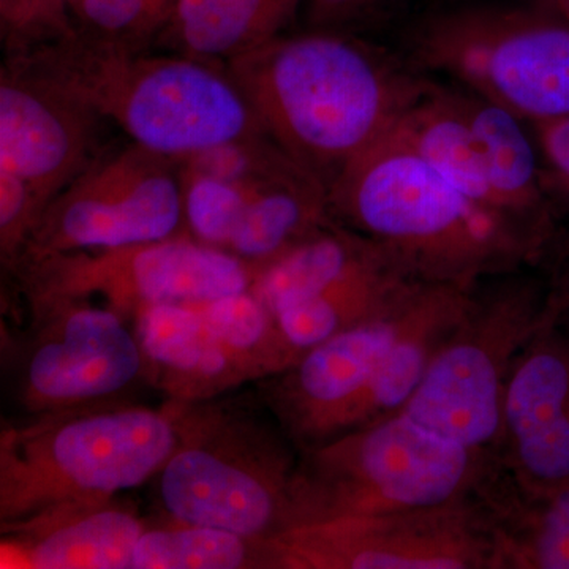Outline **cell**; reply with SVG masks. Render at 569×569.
I'll return each instance as SVG.
<instances>
[{
	"mask_svg": "<svg viewBox=\"0 0 569 569\" xmlns=\"http://www.w3.org/2000/svg\"><path fill=\"white\" fill-rule=\"evenodd\" d=\"M391 134L413 149L471 200L511 222L498 203L485 152L468 122L459 91L429 82L422 96L397 122Z\"/></svg>",
	"mask_w": 569,
	"mask_h": 569,
	"instance_id": "ffe728a7",
	"label": "cell"
},
{
	"mask_svg": "<svg viewBox=\"0 0 569 569\" xmlns=\"http://www.w3.org/2000/svg\"><path fill=\"white\" fill-rule=\"evenodd\" d=\"M482 497L496 518L498 569H569V486L527 492L500 468Z\"/></svg>",
	"mask_w": 569,
	"mask_h": 569,
	"instance_id": "7402d4cb",
	"label": "cell"
},
{
	"mask_svg": "<svg viewBox=\"0 0 569 569\" xmlns=\"http://www.w3.org/2000/svg\"><path fill=\"white\" fill-rule=\"evenodd\" d=\"M132 326L146 377L168 400L208 402L244 385L194 302L146 307Z\"/></svg>",
	"mask_w": 569,
	"mask_h": 569,
	"instance_id": "d6986e66",
	"label": "cell"
},
{
	"mask_svg": "<svg viewBox=\"0 0 569 569\" xmlns=\"http://www.w3.org/2000/svg\"><path fill=\"white\" fill-rule=\"evenodd\" d=\"M372 3L376 0H309V18L318 29H336L361 17Z\"/></svg>",
	"mask_w": 569,
	"mask_h": 569,
	"instance_id": "f546056e",
	"label": "cell"
},
{
	"mask_svg": "<svg viewBox=\"0 0 569 569\" xmlns=\"http://www.w3.org/2000/svg\"><path fill=\"white\" fill-rule=\"evenodd\" d=\"M7 56H21L134 144L170 159L266 134L220 63L178 52L146 54L78 32Z\"/></svg>",
	"mask_w": 569,
	"mask_h": 569,
	"instance_id": "3957f363",
	"label": "cell"
},
{
	"mask_svg": "<svg viewBox=\"0 0 569 569\" xmlns=\"http://www.w3.org/2000/svg\"><path fill=\"white\" fill-rule=\"evenodd\" d=\"M328 197L336 222L387 247L425 282L475 287L546 261L529 236L391 133L347 167Z\"/></svg>",
	"mask_w": 569,
	"mask_h": 569,
	"instance_id": "7a4b0ae2",
	"label": "cell"
},
{
	"mask_svg": "<svg viewBox=\"0 0 569 569\" xmlns=\"http://www.w3.org/2000/svg\"><path fill=\"white\" fill-rule=\"evenodd\" d=\"M100 119L21 56L0 73V168L48 204L100 156Z\"/></svg>",
	"mask_w": 569,
	"mask_h": 569,
	"instance_id": "2e32d148",
	"label": "cell"
},
{
	"mask_svg": "<svg viewBox=\"0 0 569 569\" xmlns=\"http://www.w3.org/2000/svg\"><path fill=\"white\" fill-rule=\"evenodd\" d=\"M194 305L242 383L268 380L298 361L299 355L283 336L274 313L252 291Z\"/></svg>",
	"mask_w": 569,
	"mask_h": 569,
	"instance_id": "603a6c76",
	"label": "cell"
},
{
	"mask_svg": "<svg viewBox=\"0 0 569 569\" xmlns=\"http://www.w3.org/2000/svg\"><path fill=\"white\" fill-rule=\"evenodd\" d=\"M179 164L187 233L234 254L253 274L332 220L325 183L268 134Z\"/></svg>",
	"mask_w": 569,
	"mask_h": 569,
	"instance_id": "30bf717a",
	"label": "cell"
},
{
	"mask_svg": "<svg viewBox=\"0 0 569 569\" xmlns=\"http://www.w3.org/2000/svg\"><path fill=\"white\" fill-rule=\"evenodd\" d=\"M498 470L497 455L463 447L400 410L299 451L290 529L438 507L481 493Z\"/></svg>",
	"mask_w": 569,
	"mask_h": 569,
	"instance_id": "5b68a950",
	"label": "cell"
},
{
	"mask_svg": "<svg viewBox=\"0 0 569 569\" xmlns=\"http://www.w3.org/2000/svg\"><path fill=\"white\" fill-rule=\"evenodd\" d=\"M176 441L170 403L153 410L118 400L6 425L0 432V526L138 488L156 478Z\"/></svg>",
	"mask_w": 569,
	"mask_h": 569,
	"instance_id": "277c9868",
	"label": "cell"
},
{
	"mask_svg": "<svg viewBox=\"0 0 569 569\" xmlns=\"http://www.w3.org/2000/svg\"><path fill=\"white\" fill-rule=\"evenodd\" d=\"M418 67L445 74L531 123L569 116V22L545 3H467L427 14L411 32Z\"/></svg>",
	"mask_w": 569,
	"mask_h": 569,
	"instance_id": "ba28073f",
	"label": "cell"
},
{
	"mask_svg": "<svg viewBox=\"0 0 569 569\" xmlns=\"http://www.w3.org/2000/svg\"><path fill=\"white\" fill-rule=\"evenodd\" d=\"M176 0H71L73 29L88 39L144 50L162 33Z\"/></svg>",
	"mask_w": 569,
	"mask_h": 569,
	"instance_id": "d4e9b609",
	"label": "cell"
},
{
	"mask_svg": "<svg viewBox=\"0 0 569 569\" xmlns=\"http://www.w3.org/2000/svg\"><path fill=\"white\" fill-rule=\"evenodd\" d=\"M301 0H176L160 36L178 54L224 66L268 43Z\"/></svg>",
	"mask_w": 569,
	"mask_h": 569,
	"instance_id": "44dd1931",
	"label": "cell"
},
{
	"mask_svg": "<svg viewBox=\"0 0 569 569\" xmlns=\"http://www.w3.org/2000/svg\"><path fill=\"white\" fill-rule=\"evenodd\" d=\"M542 187L560 220L569 213V116L533 123Z\"/></svg>",
	"mask_w": 569,
	"mask_h": 569,
	"instance_id": "83f0119b",
	"label": "cell"
},
{
	"mask_svg": "<svg viewBox=\"0 0 569 569\" xmlns=\"http://www.w3.org/2000/svg\"><path fill=\"white\" fill-rule=\"evenodd\" d=\"M427 284H415L383 312L261 381L266 406L298 451L373 425L407 406L429 362L417 335Z\"/></svg>",
	"mask_w": 569,
	"mask_h": 569,
	"instance_id": "52a82bcc",
	"label": "cell"
},
{
	"mask_svg": "<svg viewBox=\"0 0 569 569\" xmlns=\"http://www.w3.org/2000/svg\"><path fill=\"white\" fill-rule=\"evenodd\" d=\"M531 269L482 280L402 408L427 429L497 455L505 395L545 318L546 280Z\"/></svg>",
	"mask_w": 569,
	"mask_h": 569,
	"instance_id": "9c48e42d",
	"label": "cell"
},
{
	"mask_svg": "<svg viewBox=\"0 0 569 569\" xmlns=\"http://www.w3.org/2000/svg\"><path fill=\"white\" fill-rule=\"evenodd\" d=\"M546 261L549 269L545 277L546 309L542 321L569 325V231H561Z\"/></svg>",
	"mask_w": 569,
	"mask_h": 569,
	"instance_id": "f1b7e54d",
	"label": "cell"
},
{
	"mask_svg": "<svg viewBox=\"0 0 569 569\" xmlns=\"http://www.w3.org/2000/svg\"><path fill=\"white\" fill-rule=\"evenodd\" d=\"M266 569H498L482 493L438 507L340 518L264 539Z\"/></svg>",
	"mask_w": 569,
	"mask_h": 569,
	"instance_id": "8fae6325",
	"label": "cell"
},
{
	"mask_svg": "<svg viewBox=\"0 0 569 569\" xmlns=\"http://www.w3.org/2000/svg\"><path fill=\"white\" fill-rule=\"evenodd\" d=\"M71 0H0L7 54H21L74 32Z\"/></svg>",
	"mask_w": 569,
	"mask_h": 569,
	"instance_id": "484cf974",
	"label": "cell"
},
{
	"mask_svg": "<svg viewBox=\"0 0 569 569\" xmlns=\"http://www.w3.org/2000/svg\"><path fill=\"white\" fill-rule=\"evenodd\" d=\"M148 523L119 497L52 508L0 526L2 545L17 550L26 568L132 569L138 539Z\"/></svg>",
	"mask_w": 569,
	"mask_h": 569,
	"instance_id": "ac0fdd59",
	"label": "cell"
},
{
	"mask_svg": "<svg viewBox=\"0 0 569 569\" xmlns=\"http://www.w3.org/2000/svg\"><path fill=\"white\" fill-rule=\"evenodd\" d=\"M168 403L178 441L153 478L164 519L252 539L290 529L299 451L280 426L217 399Z\"/></svg>",
	"mask_w": 569,
	"mask_h": 569,
	"instance_id": "8992f818",
	"label": "cell"
},
{
	"mask_svg": "<svg viewBox=\"0 0 569 569\" xmlns=\"http://www.w3.org/2000/svg\"><path fill=\"white\" fill-rule=\"evenodd\" d=\"M13 274L24 298H102L129 323L146 307L212 301L250 290L253 280L244 261L189 233L118 249L52 254L24 261Z\"/></svg>",
	"mask_w": 569,
	"mask_h": 569,
	"instance_id": "4fadbf2b",
	"label": "cell"
},
{
	"mask_svg": "<svg viewBox=\"0 0 569 569\" xmlns=\"http://www.w3.org/2000/svg\"><path fill=\"white\" fill-rule=\"evenodd\" d=\"M527 492L569 486V325L542 321L509 378L497 449Z\"/></svg>",
	"mask_w": 569,
	"mask_h": 569,
	"instance_id": "e0dca14e",
	"label": "cell"
},
{
	"mask_svg": "<svg viewBox=\"0 0 569 569\" xmlns=\"http://www.w3.org/2000/svg\"><path fill=\"white\" fill-rule=\"evenodd\" d=\"M417 282L387 247L332 219L254 271L250 291L272 313L291 309L307 328L335 336Z\"/></svg>",
	"mask_w": 569,
	"mask_h": 569,
	"instance_id": "9a60e30c",
	"label": "cell"
},
{
	"mask_svg": "<svg viewBox=\"0 0 569 569\" xmlns=\"http://www.w3.org/2000/svg\"><path fill=\"white\" fill-rule=\"evenodd\" d=\"M132 569H266L264 539L163 519L146 526Z\"/></svg>",
	"mask_w": 569,
	"mask_h": 569,
	"instance_id": "cb8c5ba5",
	"label": "cell"
},
{
	"mask_svg": "<svg viewBox=\"0 0 569 569\" xmlns=\"http://www.w3.org/2000/svg\"><path fill=\"white\" fill-rule=\"evenodd\" d=\"M569 22V0H538Z\"/></svg>",
	"mask_w": 569,
	"mask_h": 569,
	"instance_id": "4dcf8cb0",
	"label": "cell"
},
{
	"mask_svg": "<svg viewBox=\"0 0 569 569\" xmlns=\"http://www.w3.org/2000/svg\"><path fill=\"white\" fill-rule=\"evenodd\" d=\"M224 67L264 133L326 189L387 138L429 86L335 29L276 37Z\"/></svg>",
	"mask_w": 569,
	"mask_h": 569,
	"instance_id": "6da1fadb",
	"label": "cell"
},
{
	"mask_svg": "<svg viewBox=\"0 0 569 569\" xmlns=\"http://www.w3.org/2000/svg\"><path fill=\"white\" fill-rule=\"evenodd\" d=\"M29 321L11 355L18 402L33 415L118 402L146 380L129 321L92 299L26 298Z\"/></svg>",
	"mask_w": 569,
	"mask_h": 569,
	"instance_id": "7c38bea8",
	"label": "cell"
},
{
	"mask_svg": "<svg viewBox=\"0 0 569 569\" xmlns=\"http://www.w3.org/2000/svg\"><path fill=\"white\" fill-rule=\"evenodd\" d=\"M186 233L179 160L132 142L100 153L56 194L18 266L52 254L118 249Z\"/></svg>",
	"mask_w": 569,
	"mask_h": 569,
	"instance_id": "5bb4252c",
	"label": "cell"
},
{
	"mask_svg": "<svg viewBox=\"0 0 569 569\" xmlns=\"http://www.w3.org/2000/svg\"><path fill=\"white\" fill-rule=\"evenodd\" d=\"M48 203L20 176L0 168V258L14 272Z\"/></svg>",
	"mask_w": 569,
	"mask_h": 569,
	"instance_id": "4316f807",
	"label": "cell"
}]
</instances>
